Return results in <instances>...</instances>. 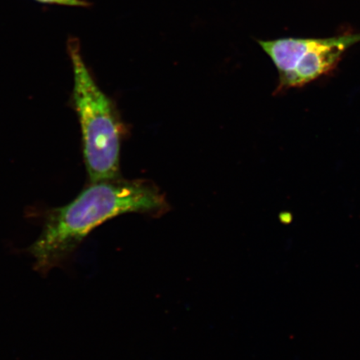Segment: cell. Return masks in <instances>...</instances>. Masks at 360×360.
I'll return each mask as SVG.
<instances>
[{"label":"cell","instance_id":"4","mask_svg":"<svg viewBox=\"0 0 360 360\" xmlns=\"http://www.w3.org/2000/svg\"><path fill=\"white\" fill-rule=\"evenodd\" d=\"M34 1L43 4H49V6L80 8H89L92 6V4L87 1V0H34Z\"/></svg>","mask_w":360,"mask_h":360},{"label":"cell","instance_id":"3","mask_svg":"<svg viewBox=\"0 0 360 360\" xmlns=\"http://www.w3.org/2000/svg\"><path fill=\"white\" fill-rule=\"evenodd\" d=\"M360 41V34L326 39L282 38L259 40L278 73L276 94L304 87L336 69L346 51Z\"/></svg>","mask_w":360,"mask_h":360},{"label":"cell","instance_id":"1","mask_svg":"<svg viewBox=\"0 0 360 360\" xmlns=\"http://www.w3.org/2000/svg\"><path fill=\"white\" fill-rule=\"evenodd\" d=\"M169 210L165 196L148 180L91 183L73 201L49 211L41 233L26 251L35 260L36 271L46 274L65 264L84 238L108 220L129 213L160 217Z\"/></svg>","mask_w":360,"mask_h":360},{"label":"cell","instance_id":"2","mask_svg":"<svg viewBox=\"0 0 360 360\" xmlns=\"http://www.w3.org/2000/svg\"><path fill=\"white\" fill-rule=\"evenodd\" d=\"M67 51L73 67L74 103L90 182L120 178L124 125L114 103L98 87L85 64L77 38L68 39Z\"/></svg>","mask_w":360,"mask_h":360}]
</instances>
